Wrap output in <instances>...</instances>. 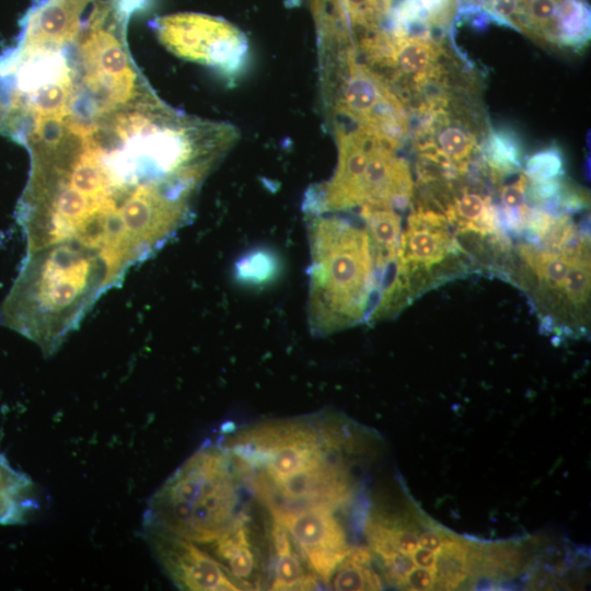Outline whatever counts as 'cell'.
<instances>
[{
	"mask_svg": "<svg viewBox=\"0 0 591 591\" xmlns=\"http://www.w3.org/2000/svg\"><path fill=\"white\" fill-rule=\"evenodd\" d=\"M55 117L40 138L47 210L62 244L118 286L189 222L202 182L234 143L231 125L177 112L151 88Z\"/></svg>",
	"mask_w": 591,
	"mask_h": 591,
	"instance_id": "6da1fadb",
	"label": "cell"
},
{
	"mask_svg": "<svg viewBox=\"0 0 591 591\" xmlns=\"http://www.w3.org/2000/svg\"><path fill=\"white\" fill-rule=\"evenodd\" d=\"M344 429L324 416L274 420L240 431L224 447L269 510H336L354 495Z\"/></svg>",
	"mask_w": 591,
	"mask_h": 591,
	"instance_id": "7a4b0ae2",
	"label": "cell"
},
{
	"mask_svg": "<svg viewBox=\"0 0 591 591\" xmlns=\"http://www.w3.org/2000/svg\"><path fill=\"white\" fill-rule=\"evenodd\" d=\"M500 271L523 289L552 331L589 329L590 242L571 221L553 236L510 250Z\"/></svg>",
	"mask_w": 591,
	"mask_h": 591,
	"instance_id": "3957f363",
	"label": "cell"
},
{
	"mask_svg": "<svg viewBox=\"0 0 591 591\" xmlns=\"http://www.w3.org/2000/svg\"><path fill=\"white\" fill-rule=\"evenodd\" d=\"M240 475L224 445H202L154 493L143 525L210 544L243 513Z\"/></svg>",
	"mask_w": 591,
	"mask_h": 591,
	"instance_id": "277c9868",
	"label": "cell"
},
{
	"mask_svg": "<svg viewBox=\"0 0 591 591\" xmlns=\"http://www.w3.org/2000/svg\"><path fill=\"white\" fill-rule=\"evenodd\" d=\"M326 103L335 125L346 121L399 148L408 132L407 108L347 44H321Z\"/></svg>",
	"mask_w": 591,
	"mask_h": 591,
	"instance_id": "5b68a950",
	"label": "cell"
},
{
	"mask_svg": "<svg viewBox=\"0 0 591 591\" xmlns=\"http://www.w3.org/2000/svg\"><path fill=\"white\" fill-rule=\"evenodd\" d=\"M153 27L160 43L182 59L234 73L247 50L244 34L220 18L176 13L158 18Z\"/></svg>",
	"mask_w": 591,
	"mask_h": 591,
	"instance_id": "8992f818",
	"label": "cell"
},
{
	"mask_svg": "<svg viewBox=\"0 0 591 591\" xmlns=\"http://www.w3.org/2000/svg\"><path fill=\"white\" fill-rule=\"evenodd\" d=\"M334 511L321 506L270 511L287 529L311 571L325 583L352 548Z\"/></svg>",
	"mask_w": 591,
	"mask_h": 591,
	"instance_id": "52a82bcc",
	"label": "cell"
},
{
	"mask_svg": "<svg viewBox=\"0 0 591 591\" xmlns=\"http://www.w3.org/2000/svg\"><path fill=\"white\" fill-rule=\"evenodd\" d=\"M144 538L173 583L182 590L236 591L241 586L199 544L165 530L143 525Z\"/></svg>",
	"mask_w": 591,
	"mask_h": 591,
	"instance_id": "ba28073f",
	"label": "cell"
},
{
	"mask_svg": "<svg viewBox=\"0 0 591 591\" xmlns=\"http://www.w3.org/2000/svg\"><path fill=\"white\" fill-rule=\"evenodd\" d=\"M320 37L352 38L379 30L396 0H312Z\"/></svg>",
	"mask_w": 591,
	"mask_h": 591,
	"instance_id": "9c48e42d",
	"label": "cell"
},
{
	"mask_svg": "<svg viewBox=\"0 0 591 591\" xmlns=\"http://www.w3.org/2000/svg\"><path fill=\"white\" fill-rule=\"evenodd\" d=\"M92 0H39L22 20L20 43L63 44L76 38Z\"/></svg>",
	"mask_w": 591,
	"mask_h": 591,
	"instance_id": "30bf717a",
	"label": "cell"
},
{
	"mask_svg": "<svg viewBox=\"0 0 591 591\" xmlns=\"http://www.w3.org/2000/svg\"><path fill=\"white\" fill-rule=\"evenodd\" d=\"M207 545L211 551L209 553L242 589H253L251 579L258 570L259 559L252 541L247 515L242 513L225 532Z\"/></svg>",
	"mask_w": 591,
	"mask_h": 591,
	"instance_id": "8fae6325",
	"label": "cell"
},
{
	"mask_svg": "<svg viewBox=\"0 0 591 591\" xmlns=\"http://www.w3.org/2000/svg\"><path fill=\"white\" fill-rule=\"evenodd\" d=\"M32 495L30 479L0 454V524L21 522L32 508Z\"/></svg>",
	"mask_w": 591,
	"mask_h": 591,
	"instance_id": "7c38bea8",
	"label": "cell"
},
{
	"mask_svg": "<svg viewBox=\"0 0 591 591\" xmlns=\"http://www.w3.org/2000/svg\"><path fill=\"white\" fill-rule=\"evenodd\" d=\"M483 157L494 179L519 171L523 147L517 134L508 128H491L485 140Z\"/></svg>",
	"mask_w": 591,
	"mask_h": 591,
	"instance_id": "4fadbf2b",
	"label": "cell"
},
{
	"mask_svg": "<svg viewBox=\"0 0 591 591\" xmlns=\"http://www.w3.org/2000/svg\"><path fill=\"white\" fill-rule=\"evenodd\" d=\"M320 578L308 573L304 569L301 555L296 548L277 555L271 579V590H312L321 586Z\"/></svg>",
	"mask_w": 591,
	"mask_h": 591,
	"instance_id": "5bb4252c",
	"label": "cell"
},
{
	"mask_svg": "<svg viewBox=\"0 0 591 591\" xmlns=\"http://www.w3.org/2000/svg\"><path fill=\"white\" fill-rule=\"evenodd\" d=\"M328 584L334 590H380L381 578L370 565H358L344 558L332 575Z\"/></svg>",
	"mask_w": 591,
	"mask_h": 591,
	"instance_id": "9a60e30c",
	"label": "cell"
},
{
	"mask_svg": "<svg viewBox=\"0 0 591 591\" xmlns=\"http://www.w3.org/2000/svg\"><path fill=\"white\" fill-rule=\"evenodd\" d=\"M564 174V159L556 146H551L532 154L525 162L524 175L529 181L559 178Z\"/></svg>",
	"mask_w": 591,
	"mask_h": 591,
	"instance_id": "2e32d148",
	"label": "cell"
},
{
	"mask_svg": "<svg viewBox=\"0 0 591 591\" xmlns=\"http://www.w3.org/2000/svg\"><path fill=\"white\" fill-rule=\"evenodd\" d=\"M434 587V576L427 569L415 567L406 577L405 589L431 590Z\"/></svg>",
	"mask_w": 591,
	"mask_h": 591,
	"instance_id": "e0dca14e",
	"label": "cell"
},
{
	"mask_svg": "<svg viewBox=\"0 0 591 591\" xmlns=\"http://www.w3.org/2000/svg\"><path fill=\"white\" fill-rule=\"evenodd\" d=\"M410 558L416 567L425 568L429 570L433 576L436 572L437 553L428 548H417Z\"/></svg>",
	"mask_w": 591,
	"mask_h": 591,
	"instance_id": "ac0fdd59",
	"label": "cell"
},
{
	"mask_svg": "<svg viewBox=\"0 0 591 591\" xmlns=\"http://www.w3.org/2000/svg\"><path fill=\"white\" fill-rule=\"evenodd\" d=\"M445 533L434 530L422 532L418 537V544L420 547L428 548L434 553L440 549Z\"/></svg>",
	"mask_w": 591,
	"mask_h": 591,
	"instance_id": "d6986e66",
	"label": "cell"
}]
</instances>
